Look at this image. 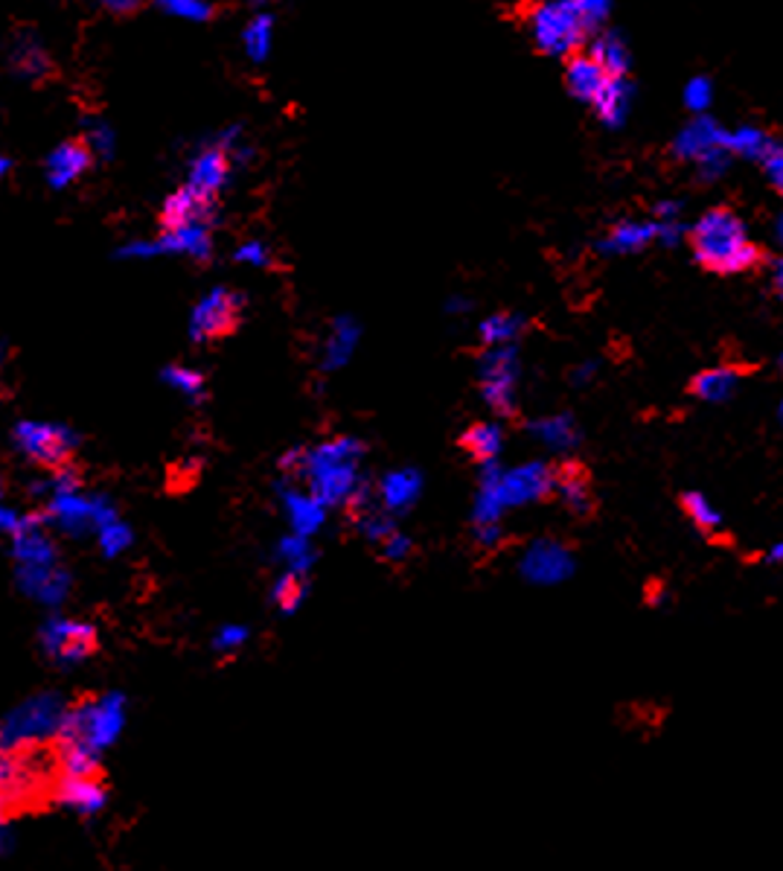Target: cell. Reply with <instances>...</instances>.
<instances>
[{
    "mask_svg": "<svg viewBox=\"0 0 783 871\" xmlns=\"http://www.w3.org/2000/svg\"><path fill=\"white\" fill-rule=\"evenodd\" d=\"M690 245L699 266L714 274H743L763 262V251L746 236V225L728 208L708 210L690 231Z\"/></svg>",
    "mask_w": 783,
    "mask_h": 871,
    "instance_id": "obj_1",
    "label": "cell"
},
{
    "mask_svg": "<svg viewBox=\"0 0 783 871\" xmlns=\"http://www.w3.org/2000/svg\"><path fill=\"white\" fill-rule=\"evenodd\" d=\"M603 15H606L603 3H548L531 9L527 24L539 50L550 56H568V52L577 56V47H583L589 30L601 24Z\"/></svg>",
    "mask_w": 783,
    "mask_h": 871,
    "instance_id": "obj_2",
    "label": "cell"
},
{
    "mask_svg": "<svg viewBox=\"0 0 783 871\" xmlns=\"http://www.w3.org/2000/svg\"><path fill=\"white\" fill-rule=\"evenodd\" d=\"M68 699L61 694H35L9 711L0 723V750L21 752L44 741H59L70 717Z\"/></svg>",
    "mask_w": 783,
    "mask_h": 871,
    "instance_id": "obj_3",
    "label": "cell"
},
{
    "mask_svg": "<svg viewBox=\"0 0 783 871\" xmlns=\"http://www.w3.org/2000/svg\"><path fill=\"white\" fill-rule=\"evenodd\" d=\"M126 729V697L122 694H99L70 708L61 743H73L82 750L103 755Z\"/></svg>",
    "mask_w": 783,
    "mask_h": 871,
    "instance_id": "obj_4",
    "label": "cell"
},
{
    "mask_svg": "<svg viewBox=\"0 0 783 871\" xmlns=\"http://www.w3.org/2000/svg\"><path fill=\"white\" fill-rule=\"evenodd\" d=\"M361 446L339 440V444L321 446L315 455L304 458V472L312 487V496L321 505H339L349 502V496L358 490L356 481V458Z\"/></svg>",
    "mask_w": 783,
    "mask_h": 871,
    "instance_id": "obj_5",
    "label": "cell"
},
{
    "mask_svg": "<svg viewBox=\"0 0 783 871\" xmlns=\"http://www.w3.org/2000/svg\"><path fill=\"white\" fill-rule=\"evenodd\" d=\"M15 440L29 461H35L38 467L52 472L70 470L79 446L73 432L61 426H50V423H21L15 428Z\"/></svg>",
    "mask_w": 783,
    "mask_h": 871,
    "instance_id": "obj_6",
    "label": "cell"
},
{
    "mask_svg": "<svg viewBox=\"0 0 783 871\" xmlns=\"http://www.w3.org/2000/svg\"><path fill=\"white\" fill-rule=\"evenodd\" d=\"M192 339L204 344L230 339L242 323V297L227 289H213L192 313Z\"/></svg>",
    "mask_w": 783,
    "mask_h": 871,
    "instance_id": "obj_7",
    "label": "cell"
},
{
    "mask_svg": "<svg viewBox=\"0 0 783 871\" xmlns=\"http://www.w3.org/2000/svg\"><path fill=\"white\" fill-rule=\"evenodd\" d=\"M41 645L47 656L61 664L85 662L96 650V629L82 621L52 619L44 624Z\"/></svg>",
    "mask_w": 783,
    "mask_h": 871,
    "instance_id": "obj_8",
    "label": "cell"
},
{
    "mask_svg": "<svg viewBox=\"0 0 783 871\" xmlns=\"http://www.w3.org/2000/svg\"><path fill=\"white\" fill-rule=\"evenodd\" d=\"M216 216V196H204V192L192 190L190 184L173 192L164 201L161 210V227L166 236L187 234V231H199Z\"/></svg>",
    "mask_w": 783,
    "mask_h": 871,
    "instance_id": "obj_9",
    "label": "cell"
},
{
    "mask_svg": "<svg viewBox=\"0 0 783 871\" xmlns=\"http://www.w3.org/2000/svg\"><path fill=\"white\" fill-rule=\"evenodd\" d=\"M484 374V397L498 414L513 411V385H515V356L510 348L493 350L481 365Z\"/></svg>",
    "mask_w": 783,
    "mask_h": 871,
    "instance_id": "obj_10",
    "label": "cell"
},
{
    "mask_svg": "<svg viewBox=\"0 0 783 871\" xmlns=\"http://www.w3.org/2000/svg\"><path fill=\"white\" fill-rule=\"evenodd\" d=\"M571 568H574L571 551L554 540L533 542L522 560V575L533 584H559L571 575Z\"/></svg>",
    "mask_w": 783,
    "mask_h": 871,
    "instance_id": "obj_11",
    "label": "cell"
},
{
    "mask_svg": "<svg viewBox=\"0 0 783 871\" xmlns=\"http://www.w3.org/2000/svg\"><path fill=\"white\" fill-rule=\"evenodd\" d=\"M56 802L79 816H96L108 804V790L99 778H70L61 776L56 785Z\"/></svg>",
    "mask_w": 783,
    "mask_h": 871,
    "instance_id": "obj_12",
    "label": "cell"
},
{
    "mask_svg": "<svg viewBox=\"0 0 783 871\" xmlns=\"http://www.w3.org/2000/svg\"><path fill=\"white\" fill-rule=\"evenodd\" d=\"M94 164V149L87 146V140L73 138L64 140L61 146H56L47 157V181L52 187H68L70 181H76L79 175L85 173L87 166Z\"/></svg>",
    "mask_w": 783,
    "mask_h": 871,
    "instance_id": "obj_13",
    "label": "cell"
},
{
    "mask_svg": "<svg viewBox=\"0 0 783 871\" xmlns=\"http://www.w3.org/2000/svg\"><path fill=\"white\" fill-rule=\"evenodd\" d=\"M609 79L618 76H609V73L603 70L601 61H594L592 56H583V52L571 56L566 64L568 91H571L577 99H583V103H594V99L601 96L603 87L609 85Z\"/></svg>",
    "mask_w": 783,
    "mask_h": 871,
    "instance_id": "obj_14",
    "label": "cell"
},
{
    "mask_svg": "<svg viewBox=\"0 0 783 871\" xmlns=\"http://www.w3.org/2000/svg\"><path fill=\"white\" fill-rule=\"evenodd\" d=\"M554 490L559 493V502L574 516H589L594 507L592 484L585 475L583 463H566L554 472Z\"/></svg>",
    "mask_w": 783,
    "mask_h": 871,
    "instance_id": "obj_15",
    "label": "cell"
},
{
    "mask_svg": "<svg viewBox=\"0 0 783 871\" xmlns=\"http://www.w3.org/2000/svg\"><path fill=\"white\" fill-rule=\"evenodd\" d=\"M227 173H230V157H227L225 149L207 146L192 164L190 187L204 192V196H216L218 187L227 181Z\"/></svg>",
    "mask_w": 783,
    "mask_h": 871,
    "instance_id": "obj_16",
    "label": "cell"
},
{
    "mask_svg": "<svg viewBox=\"0 0 783 871\" xmlns=\"http://www.w3.org/2000/svg\"><path fill=\"white\" fill-rule=\"evenodd\" d=\"M21 584L29 595L41 598L44 603H59L68 595V577L59 568H21Z\"/></svg>",
    "mask_w": 783,
    "mask_h": 871,
    "instance_id": "obj_17",
    "label": "cell"
},
{
    "mask_svg": "<svg viewBox=\"0 0 783 871\" xmlns=\"http://www.w3.org/2000/svg\"><path fill=\"white\" fill-rule=\"evenodd\" d=\"M740 379V367H711V370H702V374L690 382V391L702 397V400H725L728 393L734 391V385Z\"/></svg>",
    "mask_w": 783,
    "mask_h": 871,
    "instance_id": "obj_18",
    "label": "cell"
},
{
    "mask_svg": "<svg viewBox=\"0 0 783 871\" xmlns=\"http://www.w3.org/2000/svg\"><path fill=\"white\" fill-rule=\"evenodd\" d=\"M286 514L295 525L297 537H309L323 525V505L318 498L309 493V496H300V493H286Z\"/></svg>",
    "mask_w": 783,
    "mask_h": 871,
    "instance_id": "obj_19",
    "label": "cell"
},
{
    "mask_svg": "<svg viewBox=\"0 0 783 871\" xmlns=\"http://www.w3.org/2000/svg\"><path fill=\"white\" fill-rule=\"evenodd\" d=\"M505 435L501 428L489 426V423H478V426L466 428V435L461 437V446L475 458L478 463H493L496 455L501 452Z\"/></svg>",
    "mask_w": 783,
    "mask_h": 871,
    "instance_id": "obj_20",
    "label": "cell"
},
{
    "mask_svg": "<svg viewBox=\"0 0 783 871\" xmlns=\"http://www.w3.org/2000/svg\"><path fill=\"white\" fill-rule=\"evenodd\" d=\"M15 554L21 560V568H50L56 560L50 540L41 531H35L33 525L15 537Z\"/></svg>",
    "mask_w": 783,
    "mask_h": 871,
    "instance_id": "obj_21",
    "label": "cell"
},
{
    "mask_svg": "<svg viewBox=\"0 0 783 871\" xmlns=\"http://www.w3.org/2000/svg\"><path fill=\"white\" fill-rule=\"evenodd\" d=\"M26 785H29V773H26L24 761L17 758V752L0 750V811H7V804L24 793Z\"/></svg>",
    "mask_w": 783,
    "mask_h": 871,
    "instance_id": "obj_22",
    "label": "cell"
},
{
    "mask_svg": "<svg viewBox=\"0 0 783 871\" xmlns=\"http://www.w3.org/2000/svg\"><path fill=\"white\" fill-rule=\"evenodd\" d=\"M417 490H419V481L414 472H393V475H388V479L382 481V502L388 510H405V507L414 505V498H417Z\"/></svg>",
    "mask_w": 783,
    "mask_h": 871,
    "instance_id": "obj_23",
    "label": "cell"
},
{
    "mask_svg": "<svg viewBox=\"0 0 783 871\" xmlns=\"http://www.w3.org/2000/svg\"><path fill=\"white\" fill-rule=\"evenodd\" d=\"M56 761H59L61 776L96 778V773H99V755L82 750V746H73V743H61Z\"/></svg>",
    "mask_w": 783,
    "mask_h": 871,
    "instance_id": "obj_24",
    "label": "cell"
},
{
    "mask_svg": "<svg viewBox=\"0 0 783 871\" xmlns=\"http://www.w3.org/2000/svg\"><path fill=\"white\" fill-rule=\"evenodd\" d=\"M589 56H592L594 61H601L603 70H606L609 76L620 79V73H627L629 56H627V47H624V42H620L618 35H601V38L594 42V47Z\"/></svg>",
    "mask_w": 783,
    "mask_h": 871,
    "instance_id": "obj_25",
    "label": "cell"
},
{
    "mask_svg": "<svg viewBox=\"0 0 783 871\" xmlns=\"http://www.w3.org/2000/svg\"><path fill=\"white\" fill-rule=\"evenodd\" d=\"M681 510L688 514L690 522L697 525L702 533H716L723 528V516H720V510H716L702 493H688V496H681Z\"/></svg>",
    "mask_w": 783,
    "mask_h": 871,
    "instance_id": "obj_26",
    "label": "cell"
},
{
    "mask_svg": "<svg viewBox=\"0 0 783 871\" xmlns=\"http://www.w3.org/2000/svg\"><path fill=\"white\" fill-rule=\"evenodd\" d=\"M306 598V577L295 575V572H286L274 584V603H277L283 612H295L300 607V601Z\"/></svg>",
    "mask_w": 783,
    "mask_h": 871,
    "instance_id": "obj_27",
    "label": "cell"
},
{
    "mask_svg": "<svg viewBox=\"0 0 783 871\" xmlns=\"http://www.w3.org/2000/svg\"><path fill=\"white\" fill-rule=\"evenodd\" d=\"M280 557L286 560L288 572H295V575H304L309 572V566H312V545H309V540L306 537H288V540L280 542Z\"/></svg>",
    "mask_w": 783,
    "mask_h": 871,
    "instance_id": "obj_28",
    "label": "cell"
},
{
    "mask_svg": "<svg viewBox=\"0 0 783 871\" xmlns=\"http://www.w3.org/2000/svg\"><path fill=\"white\" fill-rule=\"evenodd\" d=\"M594 108L606 122H615L627 108V87L620 85V79H609V85L603 87L601 96L594 99Z\"/></svg>",
    "mask_w": 783,
    "mask_h": 871,
    "instance_id": "obj_29",
    "label": "cell"
},
{
    "mask_svg": "<svg viewBox=\"0 0 783 871\" xmlns=\"http://www.w3.org/2000/svg\"><path fill=\"white\" fill-rule=\"evenodd\" d=\"M15 64L24 70L26 76H44V73L50 70V61H47L44 50H38L35 44H26V47H21V50H17Z\"/></svg>",
    "mask_w": 783,
    "mask_h": 871,
    "instance_id": "obj_30",
    "label": "cell"
},
{
    "mask_svg": "<svg viewBox=\"0 0 783 871\" xmlns=\"http://www.w3.org/2000/svg\"><path fill=\"white\" fill-rule=\"evenodd\" d=\"M515 332H519V321L510 318V315H496V318H489V321L484 323V339H487L489 344H501V341L513 339Z\"/></svg>",
    "mask_w": 783,
    "mask_h": 871,
    "instance_id": "obj_31",
    "label": "cell"
},
{
    "mask_svg": "<svg viewBox=\"0 0 783 871\" xmlns=\"http://www.w3.org/2000/svg\"><path fill=\"white\" fill-rule=\"evenodd\" d=\"M99 542H103L105 554H120L122 549H129L131 533H129V528H122V525L111 522V525H105V528H99Z\"/></svg>",
    "mask_w": 783,
    "mask_h": 871,
    "instance_id": "obj_32",
    "label": "cell"
},
{
    "mask_svg": "<svg viewBox=\"0 0 783 871\" xmlns=\"http://www.w3.org/2000/svg\"><path fill=\"white\" fill-rule=\"evenodd\" d=\"M269 33H271L269 17H257V21H251V26H248V33H245V42H248V47H251V56L262 59V52H265V44H269Z\"/></svg>",
    "mask_w": 783,
    "mask_h": 871,
    "instance_id": "obj_33",
    "label": "cell"
},
{
    "mask_svg": "<svg viewBox=\"0 0 783 871\" xmlns=\"http://www.w3.org/2000/svg\"><path fill=\"white\" fill-rule=\"evenodd\" d=\"M245 642H248V629L230 624V627L218 629V636L213 638V647H216L218 654H234V650H239Z\"/></svg>",
    "mask_w": 783,
    "mask_h": 871,
    "instance_id": "obj_34",
    "label": "cell"
},
{
    "mask_svg": "<svg viewBox=\"0 0 783 871\" xmlns=\"http://www.w3.org/2000/svg\"><path fill=\"white\" fill-rule=\"evenodd\" d=\"M411 554V540L405 533H391L388 540L382 542V557L391 560V563H402V560Z\"/></svg>",
    "mask_w": 783,
    "mask_h": 871,
    "instance_id": "obj_35",
    "label": "cell"
},
{
    "mask_svg": "<svg viewBox=\"0 0 783 871\" xmlns=\"http://www.w3.org/2000/svg\"><path fill=\"white\" fill-rule=\"evenodd\" d=\"M166 382L178 385V388L187 393L201 391V376L192 374V370H178V367H169V370H166Z\"/></svg>",
    "mask_w": 783,
    "mask_h": 871,
    "instance_id": "obj_36",
    "label": "cell"
},
{
    "mask_svg": "<svg viewBox=\"0 0 783 871\" xmlns=\"http://www.w3.org/2000/svg\"><path fill=\"white\" fill-rule=\"evenodd\" d=\"M767 175L772 187L783 196V146H772L767 152Z\"/></svg>",
    "mask_w": 783,
    "mask_h": 871,
    "instance_id": "obj_37",
    "label": "cell"
},
{
    "mask_svg": "<svg viewBox=\"0 0 783 871\" xmlns=\"http://www.w3.org/2000/svg\"><path fill=\"white\" fill-rule=\"evenodd\" d=\"M166 12H173V15H187V17H199V21H204V17L213 15V9L207 7H195V3H166Z\"/></svg>",
    "mask_w": 783,
    "mask_h": 871,
    "instance_id": "obj_38",
    "label": "cell"
},
{
    "mask_svg": "<svg viewBox=\"0 0 783 871\" xmlns=\"http://www.w3.org/2000/svg\"><path fill=\"white\" fill-rule=\"evenodd\" d=\"M772 286H775L778 295L783 297V257L775 262V271H772Z\"/></svg>",
    "mask_w": 783,
    "mask_h": 871,
    "instance_id": "obj_39",
    "label": "cell"
},
{
    "mask_svg": "<svg viewBox=\"0 0 783 871\" xmlns=\"http://www.w3.org/2000/svg\"><path fill=\"white\" fill-rule=\"evenodd\" d=\"M769 560H772V563H783V542H778L775 549H772Z\"/></svg>",
    "mask_w": 783,
    "mask_h": 871,
    "instance_id": "obj_40",
    "label": "cell"
},
{
    "mask_svg": "<svg viewBox=\"0 0 783 871\" xmlns=\"http://www.w3.org/2000/svg\"><path fill=\"white\" fill-rule=\"evenodd\" d=\"M778 239L783 243V216H781V222H778Z\"/></svg>",
    "mask_w": 783,
    "mask_h": 871,
    "instance_id": "obj_41",
    "label": "cell"
},
{
    "mask_svg": "<svg viewBox=\"0 0 783 871\" xmlns=\"http://www.w3.org/2000/svg\"><path fill=\"white\" fill-rule=\"evenodd\" d=\"M7 164H9L7 157H0V173H3V169H7Z\"/></svg>",
    "mask_w": 783,
    "mask_h": 871,
    "instance_id": "obj_42",
    "label": "cell"
}]
</instances>
